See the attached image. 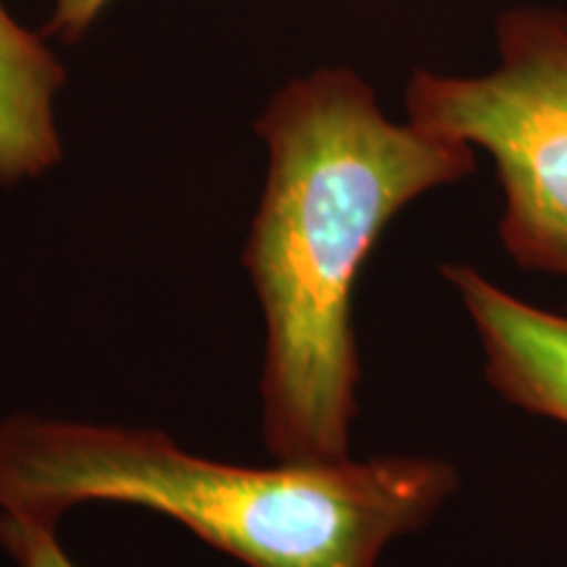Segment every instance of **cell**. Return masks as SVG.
<instances>
[{
  "label": "cell",
  "mask_w": 567,
  "mask_h": 567,
  "mask_svg": "<svg viewBox=\"0 0 567 567\" xmlns=\"http://www.w3.org/2000/svg\"><path fill=\"white\" fill-rule=\"evenodd\" d=\"M434 457L250 467L161 431L13 415L0 423V509L55 523L84 502L174 517L247 567H375L457 492Z\"/></svg>",
  "instance_id": "7a4b0ae2"
},
{
  "label": "cell",
  "mask_w": 567,
  "mask_h": 567,
  "mask_svg": "<svg viewBox=\"0 0 567 567\" xmlns=\"http://www.w3.org/2000/svg\"><path fill=\"white\" fill-rule=\"evenodd\" d=\"M51 3L53 13L45 24V34H59L61 40L74 42L111 0H51Z\"/></svg>",
  "instance_id": "52a82bcc"
},
{
  "label": "cell",
  "mask_w": 567,
  "mask_h": 567,
  "mask_svg": "<svg viewBox=\"0 0 567 567\" xmlns=\"http://www.w3.org/2000/svg\"><path fill=\"white\" fill-rule=\"evenodd\" d=\"M0 544L19 567H76L55 536V523L0 509Z\"/></svg>",
  "instance_id": "8992f818"
},
{
  "label": "cell",
  "mask_w": 567,
  "mask_h": 567,
  "mask_svg": "<svg viewBox=\"0 0 567 567\" xmlns=\"http://www.w3.org/2000/svg\"><path fill=\"white\" fill-rule=\"evenodd\" d=\"M66 71L0 0V187L38 179L63 158L55 95Z\"/></svg>",
  "instance_id": "5b68a950"
},
{
  "label": "cell",
  "mask_w": 567,
  "mask_h": 567,
  "mask_svg": "<svg viewBox=\"0 0 567 567\" xmlns=\"http://www.w3.org/2000/svg\"><path fill=\"white\" fill-rule=\"evenodd\" d=\"M496 34L492 74L415 71L410 124L492 155L505 193L507 255L526 271L567 279V17L517 9L499 19Z\"/></svg>",
  "instance_id": "3957f363"
},
{
  "label": "cell",
  "mask_w": 567,
  "mask_h": 567,
  "mask_svg": "<svg viewBox=\"0 0 567 567\" xmlns=\"http://www.w3.org/2000/svg\"><path fill=\"white\" fill-rule=\"evenodd\" d=\"M484 347L488 384L509 405L567 425V313L557 316L471 266H444Z\"/></svg>",
  "instance_id": "277c9868"
},
{
  "label": "cell",
  "mask_w": 567,
  "mask_h": 567,
  "mask_svg": "<svg viewBox=\"0 0 567 567\" xmlns=\"http://www.w3.org/2000/svg\"><path fill=\"white\" fill-rule=\"evenodd\" d=\"M268 147L243 266L266 323L264 439L279 463L350 457L360 358L352 295L389 221L476 168L473 147L389 122L350 69L289 82L255 122Z\"/></svg>",
  "instance_id": "6da1fadb"
}]
</instances>
